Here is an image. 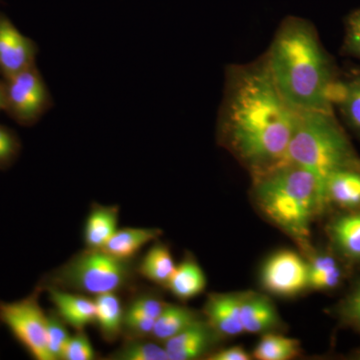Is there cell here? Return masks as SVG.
I'll use <instances>...</instances> for the list:
<instances>
[{"label":"cell","instance_id":"6da1fadb","mask_svg":"<svg viewBox=\"0 0 360 360\" xmlns=\"http://www.w3.org/2000/svg\"><path fill=\"white\" fill-rule=\"evenodd\" d=\"M295 118L296 110L277 89L264 56L225 68L217 141L251 176L283 165Z\"/></svg>","mask_w":360,"mask_h":360},{"label":"cell","instance_id":"7a4b0ae2","mask_svg":"<svg viewBox=\"0 0 360 360\" xmlns=\"http://www.w3.org/2000/svg\"><path fill=\"white\" fill-rule=\"evenodd\" d=\"M272 79L295 110H335L333 87L340 68L309 20L288 16L264 54Z\"/></svg>","mask_w":360,"mask_h":360},{"label":"cell","instance_id":"3957f363","mask_svg":"<svg viewBox=\"0 0 360 360\" xmlns=\"http://www.w3.org/2000/svg\"><path fill=\"white\" fill-rule=\"evenodd\" d=\"M286 163L314 175L322 210L328 203V177L338 170H360V158L335 110H296L295 129L283 165Z\"/></svg>","mask_w":360,"mask_h":360},{"label":"cell","instance_id":"277c9868","mask_svg":"<svg viewBox=\"0 0 360 360\" xmlns=\"http://www.w3.org/2000/svg\"><path fill=\"white\" fill-rule=\"evenodd\" d=\"M252 179L253 198L265 217L292 238L307 240L312 219L322 212L314 175L286 163Z\"/></svg>","mask_w":360,"mask_h":360},{"label":"cell","instance_id":"5b68a950","mask_svg":"<svg viewBox=\"0 0 360 360\" xmlns=\"http://www.w3.org/2000/svg\"><path fill=\"white\" fill-rule=\"evenodd\" d=\"M137 266L132 260L111 257L103 250L85 248L46 277L41 290L49 286L82 295L120 292L134 284Z\"/></svg>","mask_w":360,"mask_h":360},{"label":"cell","instance_id":"8992f818","mask_svg":"<svg viewBox=\"0 0 360 360\" xmlns=\"http://www.w3.org/2000/svg\"><path fill=\"white\" fill-rule=\"evenodd\" d=\"M40 291L41 288L16 302H0V321L33 359L51 360L47 348V314L39 304Z\"/></svg>","mask_w":360,"mask_h":360},{"label":"cell","instance_id":"52a82bcc","mask_svg":"<svg viewBox=\"0 0 360 360\" xmlns=\"http://www.w3.org/2000/svg\"><path fill=\"white\" fill-rule=\"evenodd\" d=\"M6 108L22 124H33L52 106L44 78L34 65L7 78Z\"/></svg>","mask_w":360,"mask_h":360},{"label":"cell","instance_id":"ba28073f","mask_svg":"<svg viewBox=\"0 0 360 360\" xmlns=\"http://www.w3.org/2000/svg\"><path fill=\"white\" fill-rule=\"evenodd\" d=\"M262 283L271 295L295 296L309 288V262L295 251H278L265 262Z\"/></svg>","mask_w":360,"mask_h":360},{"label":"cell","instance_id":"9c48e42d","mask_svg":"<svg viewBox=\"0 0 360 360\" xmlns=\"http://www.w3.org/2000/svg\"><path fill=\"white\" fill-rule=\"evenodd\" d=\"M37 52L34 42L0 14V70L6 78L34 65Z\"/></svg>","mask_w":360,"mask_h":360},{"label":"cell","instance_id":"30bf717a","mask_svg":"<svg viewBox=\"0 0 360 360\" xmlns=\"http://www.w3.org/2000/svg\"><path fill=\"white\" fill-rule=\"evenodd\" d=\"M331 103L343 123L360 139V65L350 63L340 68Z\"/></svg>","mask_w":360,"mask_h":360},{"label":"cell","instance_id":"8fae6325","mask_svg":"<svg viewBox=\"0 0 360 360\" xmlns=\"http://www.w3.org/2000/svg\"><path fill=\"white\" fill-rule=\"evenodd\" d=\"M240 304L241 292L212 293L208 296L203 309L206 322L222 338L243 335Z\"/></svg>","mask_w":360,"mask_h":360},{"label":"cell","instance_id":"7c38bea8","mask_svg":"<svg viewBox=\"0 0 360 360\" xmlns=\"http://www.w3.org/2000/svg\"><path fill=\"white\" fill-rule=\"evenodd\" d=\"M165 304L167 303L153 293L135 295L124 309L122 333L124 338H150L156 319Z\"/></svg>","mask_w":360,"mask_h":360},{"label":"cell","instance_id":"4fadbf2b","mask_svg":"<svg viewBox=\"0 0 360 360\" xmlns=\"http://www.w3.org/2000/svg\"><path fill=\"white\" fill-rule=\"evenodd\" d=\"M49 295V300L53 303L54 310L58 312L63 321L75 330L85 329L96 321V307L94 298L82 293L60 290L49 286L45 288Z\"/></svg>","mask_w":360,"mask_h":360},{"label":"cell","instance_id":"5bb4252c","mask_svg":"<svg viewBox=\"0 0 360 360\" xmlns=\"http://www.w3.org/2000/svg\"><path fill=\"white\" fill-rule=\"evenodd\" d=\"M240 319L245 333L265 335L281 326V317L271 300L262 293L241 292Z\"/></svg>","mask_w":360,"mask_h":360},{"label":"cell","instance_id":"9a60e30c","mask_svg":"<svg viewBox=\"0 0 360 360\" xmlns=\"http://www.w3.org/2000/svg\"><path fill=\"white\" fill-rule=\"evenodd\" d=\"M210 324L202 319L163 343L169 360H194L207 354L217 338Z\"/></svg>","mask_w":360,"mask_h":360},{"label":"cell","instance_id":"2e32d148","mask_svg":"<svg viewBox=\"0 0 360 360\" xmlns=\"http://www.w3.org/2000/svg\"><path fill=\"white\" fill-rule=\"evenodd\" d=\"M120 206L92 203L84 225V239L86 248L101 250L117 231Z\"/></svg>","mask_w":360,"mask_h":360},{"label":"cell","instance_id":"e0dca14e","mask_svg":"<svg viewBox=\"0 0 360 360\" xmlns=\"http://www.w3.org/2000/svg\"><path fill=\"white\" fill-rule=\"evenodd\" d=\"M161 234V229L155 227H124L117 229L101 250L118 259L134 260L144 246L158 240Z\"/></svg>","mask_w":360,"mask_h":360},{"label":"cell","instance_id":"ac0fdd59","mask_svg":"<svg viewBox=\"0 0 360 360\" xmlns=\"http://www.w3.org/2000/svg\"><path fill=\"white\" fill-rule=\"evenodd\" d=\"M205 271L193 257H187L176 265L167 288L180 302H188L205 290Z\"/></svg>","mask_w":360,"mask_h":360},{"label":"cell","instance_id":"d6986e66","mask_svg":"<svg viewBox=\"0 0 360 360\" xmlns=\"http://www.w3.org/2000/svg\"><path fill=\"white\" fill-rule=\"evenodd\" d=\"M96 321L101 335L106 342H115L122 335L124 307L116 292L94 296Z\"/></svg>","mask_w":360,"mask_h":360},{"label":"cell","instance_id":"ffe728a7","mask_svg":"<svg viewBox=\"0 0 360 360\" xmlns=\"http://www.w3.org/2000/svg\"><path fill=\"white\" fill-rule=\"evenodd\" d=\"M175 267L176 264L169 248L156 241L137 265V274L150 283L167 288Z\"/></svg>","mask_w":360,"mask_h":360},{"label":"cell","instance_id":"44dd1931","mask_svg":"<svg viewBox=\"0 0 360 360\" xmlns=\"http://www.w3.org/2000/svg\"><path fill=\"white\" fill-rule=\"evenodd\" d=\"M326 198L343 208L360 205V170L342 169L333 172L326 182Z\"/></svg>","mask_w":360,"mask_h":360},{"label":"cell","instance_id":"7402d4cb","mask_svg":"<svg viewBox=\"0 0 360 360\" xmlns=\"http://www.w3.org/2000/svg\"><path fill=\"white\" fill-rule=\"evenodd\" d=\"M200 317L194 310L184 305L167 303L156 319L153 338L160 342L170 340L193 326Z\"/></svg>","mask_w":360,"mask_h":360},{"label":"cell","instance_id":"603a6c76","mask_svg":"<svg viewBox=\"0 0 360 360\" xmlns=\"http://www.w3.org/2000/svg\"><path fill=\"white\" fill-rule=\"evenodd\" d=\"M329 234L345 257L360 260V212L336 219L329 227Z\"/></svg>","mask_w":360,"mask_h":360},{"label":"cell","instance_id":"cb8c5ba5","mask_svg":"<svg viewBox=\"0 0 360 360\" xmlns=\"http://www.w3.org/2000/svg\"><path fill=\"white\" fill-rule=\"evenodd\" d=\"M300 352V342L295 338L269 333L262 335L253 356L258 360H288L295 359Z\"/></svg>","mask_w":360,"mask_h":360},{"label":"cell","instance_id":"d4e9b609","mask_svg":"<svg viewBox=\"0 0 360 360\" xmlns=\"http://www.w3.org/2000/svg\"><path fill=\"white\" fill-rule=\"evenodd\" d=\"M111 360H169L167 350L146 338H124L122 347L108 357Z\"/></svg>","mask_w":360,"mask_h":360},{"label":"cell","instance_id":"484cf974","mask_svg":"<svg viewBox=\"0 0 360 360\" xmlns=\"http://www.w3.org/2000/svg\"><path fill=\"white\" fill-rule=\"evenodd\" d=\"M47 314V348L51 360H63V352L70 333L68 324L58 314L56 310H51Z\"/></svg>","mask_w":360,"mask_h":360},{"label":"cell","instance_id":"4316f807","mask_svg":"<svg viewBox=\"0 0 360 360\" xmlns=\"http://www.w3.org/2000/svg\"><path fill=\"white\" fill-rule=\"evenodd\" d=\"M343 30L345 32L340 49V56L360 60V6L345 16Z\"/></svg>","mask_w":360,"mask_h":360},{"label":"cell","instance_id":"83f0119b","mask_svg":"<svg viewBox=\"0 0 360 360\" xmlns=\"http://www.w3.org/2000/svg\"><path fill=\"white\" fill-rule=\"evenodd\" d=\"M96 354L84 329L75 330L66 343L63 360H94Z\"/></svg>","mask_w":360,"mask_h":360},{"label":"cell","instance_id":"f1b7e54d","mask_svg":"<svg viewBox=\"0 0 360 360\" xmlns=\"http://www.w3.org/2000/svg\"><path fill=\"white\" fill-rule=\"evenodd\" d=\"M20 151V142L11 130L0 125V167L9 165Z\"/></svg>","mask_w":360,"mask_h":360},{"label":"cell","instance_id":"f546056e","mask_svg":"<svg viewBox=\"0 0 360 360\" xmlns=\"http://www.w3.org/2000/svg\"><path fill=\"white\" fill-rule=\"evenodd\" d=\"M341 277L340 267L326 271H309V288L317 290H333L340 285Z\"/></svg>","mask_w":360,"mask_h":360},{"label":"cell","instance_id":"4dcf8cb0","mask_svg":"<svg viewBox=\"0 0 360 360\" xmlns=\"http://www.w3.org/2000/svg\"><path fill=\"white\" fill-rule=\"evenodd\" d=\"M341 311L345 321L360 328V285L348 296Z\"/></svg>","mask_w":360,"mask_h":360},{"label":"cell","instance_id":"1f68e13d","mask_svg":"<svg viewBox=\"0 0 360 360\" xmlns=\"http://www.w3.org/2000/svg\"><path fill=\"white\" fill-rule=\"evenodd\" d=\"M210 360H250V354L243 347H231L208 355Z\"/></svg>","mask_w":360,"mask_h":360},{"label":"cell","instance_id":"d6a6232c","mask_svg":"<svg viewBox=\"0 0 360 360\" xmlns=\"http://www.w3.org/2000/svg\"><path fill=\"white\" fill-rule=\"evenodd\" d=\"M310 272L326 271L338 269V264L335 262V258L329 257V255H315L309 262Z\"/></svg>","mask_w":360,"mask_h":360},{"label":"cell","instance_id":"836d02e7","mask_svg":"<svg viewBox=\"0 0 360 360\" xmlns=\"http://www.w3.org/2000/svg\"><path fill=\"white\" fill-rule=\"evenodd\" d=\"M6 108V89L0 84V110Z\"/></svg>","mask_w":360,"mask_h":360},{"label":"cell","instance_id":"e575fe53","mask_svg":"<svg viewBox=\"0 0 360 360\" xmlns=\"http://www.w3.org/2000/svg\"><path fill=\"white\" fill-rule=\"evenodd\" d=\"M355 356H356L355 357V359H360V350L359 352H357V354L355 355Z\"/></svg>","mask_w":360,"mask_h":360}]
</instances>
